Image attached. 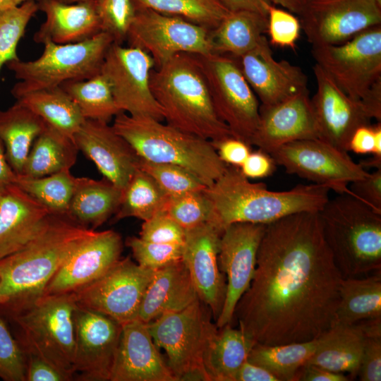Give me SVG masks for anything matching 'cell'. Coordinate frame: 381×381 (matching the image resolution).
<instances>
[{
  "label": "cell",
  "instance_id": "obj_12",
  "mask_svg": "<svg viewBox=\"0 0 381 381\" xmlns=\"http://www.w3.org/2000/svg\"><path fill=\"white\" fill-rule=\"evenodd\" d=\"M155 271L140 266L129 256L120 258L99 277L71 293L78 307L102 313L122 325L138 319Z\"/></svg>",
  "mask_w": 381,
  "mask_h": 381
},
{
  "label": "cell",
  "instance_id": "obj_40",
  "mask_svg": "<svg viewBox=\"0 0 381 381\" xmlns=\"http://www.w3.org/2000/svg\"><path fill=\"white\" fill-rule=\"evenodd\" d=\"M75 177L71 169L32 178L16 174L13 183L47 207L52 214L66 215Z\"/></svg>",
  "mask_w": 381,
  "mask_h": 381
},
{
  "label": "cell",
  "instance_id": "obj_31",
  "mask_svg": "<svg viewBox=\"0 0 381 381\" xmlns=\"http://www.w3.org/2000/svg\"><path fill=\"white\" fill-rule=\"evenodd\" d=\"M267 28V16L248 10L229 11L210 32L212 54L243 55L261 42Z\"/></svg>",
  "mask_w": 381,
  "mask_h": 381
},
{
  "label": "cell",
  "instance_id": "obj_55",
  "mask_svg": "<svg viewBox=\"0 0 381 381\" xmlns=\"http://www.w3.org/2000/svg\"><path fill=\"white\" fill-rule=\"evenodd\" d=\"M375 146L374 125L358 128L352 134L348 150L359 155L373 154Z\"/></svg>",
  "mask_w": 381,
  "mask_h": 381
},
{
  "label": "cell",
  "instance_id": "obj_23",
  "mask_svg": "<svg viewBox=\"0 0 381 381\" xmlns=\"http://www.w3.org/2000/svg\"><path fill=\"white\" fill-rule=\"evenodd\" d=\"M313 138H318V129L307 91L273 105L260 104L250 145L270 154L284 145Z\"/></svg>",
  "mask_w": 381,
  "mask_h": 381
},
{
  "label": "cell",
  "instance_id": "obj_57",
  "mask_svg": "<svg viewBox=\"0 0 381 381\" xmlns=\"http://www.w3.org/2000/svg\"><path fill=\"white\" fill-rule=\"evenodd\" d=\"M236 381H278V380L267 370L247 360L240 368Z\"/></svg>",
  "mask_w": 381,
  "mask_h": 381
},
{
  "label": "cell",
  "instance_id": "obj_48",
  "mask_svg": "<svg viewBox=\"0 0 381 381\" xmlns=\"http://www.w3.org/2000/svg\"><path fill=\"white\" fill-rule=\"evenodd\" d=\"M365 343L358 373L361 381L381 380V318L359 322Z\"/></svg>",
  "mask_w": 381,
  "mask_h": 381
},
{
  "label": "cell",
  "instance_id": "obj_49",
  "mask_svg": "<svg viewBox=\"0 0 381 381\" xmlns=\"http://www.w3.org/2000/svg\"><path fill=\"white\" fill-rule=\"evenodd\" d=\"M267 32L274 46L294 49L300 37V20L292 13L270 4L267 6Z\"/></svg>",
  "mask_w": 381,
  "mask_h": 381
},
{
  "label": "cell",
  "instance_id": "obj_1",
  "mask_svg": "<svg viewBox=\"0 0 381 381\" xmlns=\"http://www.w3.org/2000/svg\"><path fill=\"white\" fill-rule=\"evenodd\" d=\"M343 278L319 212L288 215L266 225L253 278L234 318L255 343L318 339L336 325Z\"/></svg>",
  "mask_w": 381,
  "mask_h": 381
},
{
  "label": "cell",
  "instance_id": "obj_2",
  "mask_svg": "<svg viewBox=\"0 0 381 381\" xmlns=\"http://www.w3.org/2000/svg\"><path fill=\"white\" fill-rule=\"evenodd\" d=\"M329 190L313 183L273 191L264 183L250 181L239 167L228 165L205 192L213 205L211 222L224 231L234 223L268 224L297 212H319L329 199Z\"/></svg>",
  "mask_w": 381,
  "mask_h": 381
},
{
  "label": "cell",
  "instance_id": "obj_21",
  "mask_svg": "<svg viewBox=\"0 0 381 381\" xmlns=\"http://www.w3.org/2000/svg\"><path fill=\"white\" fill-rule=\"evenodd\" d=\"M122 250L123 241L119 233L110 229L95 230L65 260L44 294L71 293L88 284L118 261Z\"/></svg>",
  "mask_w": 381,
  "mask_h": 381
},
{
  "label": "cell",
  "instance_id": "obj_5",
  "mask_svg": "<svg viewBox=\"0 0 381 381\" xmlns=\"http://www.w3.org/2000/svg\"><path fill=\"white\" fill-rule=\"evenodd\" d=\"M325 239L344 278L381 271V213L349 194L319 211Z\"/></svg>",
  "mask_w": 381,
  "mask_h": 381
},
{
  "label": "cell",
  "instance_id": "obj_7",
  "mask_svg": "<svg viewBox=\"0 0 381 381\" xmlns=\"http://www.w3.org/2000/svg\"><path fill=\"white\" fill-rule=\"evenodd\" d=\"M72 293L44 294L7 308L21 332L19 341L26 354L38 356L73 378L74 312Z\"/></svg>",
  "mask_w": 381,
  "mask_h": 381
},
{
  "label": "cell",
  "instance_id": "obj_41",
  "mask_svg": "<svg viewBox=\"0 0 381 381\" xmlns=\"http://www.w3.org/2000/svg\"><path fill=\"white\" fill-rule=\"evenodd\" d=\"M135 10L148 8L214 29L229 12L219 0H131Z\"/></svg>",
  "mask_w": 381,
  "mask_h": 381
},
{
  "label": "cell",
  "instance_id": "obj_9",
  "mask_svg": "<svg viewBox=\"0 0 381 381\" xmlns=\"http://www.w3.org/2000/svg\"><path fill=\"white\" fill-rule=\"evenodd\" d=\"M212 318L210 309L198 298L183 310L147 323L155 344L166 352L176 381H211L205 356L218 331Z\"/></svg>",
  "mask_w": 381,
  "mask_h": 381
},
{
  "label": "cell",
  "instance_id": "obj_61",
  "mask_svg": "<svg viewBox=\"0 0 381 381\" xmlns=\"http://www.w3.org/2000/svg\"><path fill=\"white\" fill-rule=\"evenodd\" d=\"M273 5H279L292 13L300 15L309 0H268Z\"/></svg>",
  "mask_w": 381,
  "mask_h": 381
},
{
  "label": "cell",
  "instance_id": "obj_51",
  "mask_svg": "<svg viewBox=\"0 0 381 381\" xmlns=\"http://www.w3.org/2000/svg\"><path fill=\"white\" fill-rule=\"evenodd\" d=\"M352 196L381 213V169L350 183Z\"/></svg>",
  "mask_w": 381,
  "mask_h": 381
},
{
  "label": "cell",
  "instance_id": "obj_4",
  "mask_svg": "<svg viewBox=\"0 0 381 381\" xmlns=\"http://www.w3.org/2000/svg\"><path fill=\"white\" fill-rule=\"evenodd\" d=\"M150 84L169 125L210 141L233 136L214 111L196 55L176 54L152 71Z\"/></svg>",
  "mask_w": 381,
  "mask_h": 381
},
{
  "label": "cell",
  "instance_id": "obj_32",
  "mask_svg": "<svg viewBox=\"0 0 381 381\" xmlns=\"http://www.w3.org/2000/svg\"><path fill=\"white\" fill-rule=\"evenodd\" d=\"M47 126L40 116L18 102L0 110V140L16 174H21L35 140Z\"/></svg>",
  "mask_w": 381,
  "mask_h": 381
},
{
  "label": "cell",
  "instance_id": "obj_24",
  "mask_svg": "<svg viewBox=\"0 0 381 381\" xmlns=\"http://www.w3.org/2000/svg\"><path fill=\"white\" fill-rule=\"evenodd\" d=\"M73 140L104 178L122 191L139 168L140 157L108 123L85 119Z\"/></svg>",
  "mask_w": 381,
  "mask_h": 381
},
{
  "label": "cell",
  "instance_id": "obj_38",
  "mask_svg": "<svg viewBox=\"0 0 381 381\" xmlns=\"http://www.w3.org/2000/svg\"><path fill=\"white\" fill-rule=\"evenodd\" d=\"M60 87L75 103L85 119L109 123L122 112L108 80L101 73L87 79L64 83Z\"/></svg>",
  "mask_w": 381,
  "mask_h": 381
},
{
  "label": "cell",
  "instance_id": "obj_26",
  "mask_svg": "<svg viewBox=\"0 0 381 381\" xmlns=\"http://www.w3.org/2000/svg\"><path fill=\"white\" fill-rule=\"evenodd\" d=\"M52 213L16 183L0 190V260L28 243Z\"/></svg>",
  "mask_w": 381,
  "mask_h": 381
},
{
  "label": "cell",
  "instance_id": "obj_15",
  "mask_svg": "<svg viewBox=\"0 0 381 381\" xmlns=\"http://www.w3.org/2000/svg\"><path fill=\"white\" fill-rule=\"evenodd\" d=\"M210 32L181 18L143 8L135 10L126 40L148 53L158 67L177 54H212Z\"/></svg>",
  "mask_w": 381,
  "mask_h": 381
},
{
  "label": "cell",
  "instance_id": "obj_13",
  "mask_svg": "<svg viewBox=\"0 0 381 381\" xmlns=\"http://www.w3.org/2000/svg\"><path fill=\"white\" fill-rule=\"evenodd\" d=\"M270 155L288 174L327 187L339 194L352 195L349 184L369 174L347 152L318 138L294 141L278 147Z\"/></svg>",
  "mask_w": 381,
  "mask_h": 381
},
{
  "label": "cell",
  "instance_id": "obj_39",
  "mask_svg": "<svg viewBox=\"0 0 381 381\" xmlns=\"http://www.w3.org/2000/svg\"><path fill=\"white\" fill-rule=\"evenodd\" d=\"M168 198L155 180L138 168L123 190L114 219L135 217L146 221L164 209Z\"/></svg>",
  "mask_w": 381,
  "mask_h": 381
},
{
  "label": "cell",
  "instance_id": "obj_33",
  "mask_svg": "<svg viewBox=\"0 0 381 381\" xmlns=\"http://www.w3.org/2000/svg\"><path fill=\"white\" fill-rule=\"evenodd\" d=\"M381 318V271L341 281L336 325Z\"/></svg>",
  "mask_w": 381,
  "mask_h": 381
},
{
  "label": "cell",
  "instance_id": "obj_22",
  "mask_svg": "<svg viewBox=\"0 0 381 381\" xmlns=\"http://www.w3.org/2000/svg\"><path fill=\"white\" fill-rule=\"evenodd\" d=\"M232 58L261 105H273L308 91L302 69L287 61H277L266 37L251 51Z\"/></svg>",
  "mask_w": 381,
  "mask_h": 381
},
{
  "label": "cell",
  "instance_id": "obj_58",
  "mask_svg": "<svg viewBox=\"0 0 381 381\" xmlns=\"http://www.w3.org/2000/svg\"><path fill=\"white\" fill-rule=\"evenodd\" d=\"M370 119L381 121V79L370 89L368 94L360 100Z\"/></svg>",
  "mask_w": 381,
  "mask_h": 381
},
{
  "label": "cell",
  "instance_id": "obj_34",
  "mask_svg": "<svg viewBox=\"0 0 381 381\" xmlns=\"http://www.w3.org/2000/svg\"><path fill=\"white\" fill-rule=\"evenodd\" d=\"M255 344L241 329L233 328L230 324L218 328L205 356L211 381H236Z\"/></svg>",
  "mask_w": 381,
  "mask_h": 381
},
{
  "label": "cell",
  "instance_id": "obj_42",
  "mask_svg": "<svg viewBox=\"0 0 381 381\" xmlns=\"http://www.w3.org/2000/svg\"><path fill=\"white\" fill-rule=\"evenodd\" d=\"M38 11V1L35 0L0 11V71L8 62L19 59L17 46Z\"/></svg>",
  "mask_w": 381,
  "mask_h": 381
},
{
  "label": "cell",
  "instance_id": "obj_25",
  "mask_svg": "<svg viewBox=\"0 0 381 381\" xmlns=\"http://www.w3.org/2000/svg\"><path fill=\"white\" fill-rule=\"evenodd\" d=\"M109 381H176L139 319L122 325Z\"/></svg>",
  "mask_w": 381,
  "mask_h": 381
},
{
  "label": "cell",
  "instance_id": "obj_27",
  "mask_svg": "<svg viewBox=\"0 0 381 381\" xmlns=\"http://www.w3.org/2000/svg\"><path fill=\"white\" fill-rule=\"evenodd\" d=\"M39 10L44 21L33 40L43 44H71L84 41L102 32L96 0L64 4L55 0H39Z\"/></svg>",
  "mask_w": 381,
  "mask_h": 381
},
{
  "label": "cell",
  "instance_id": "obj_35",
  "mask_svg": "<svg viewBox=\"0 0 381 381\" xmlns=\"http://www.w3.org/2000/svg\"><path fill=\"white\" fill-rule=\"evenodd\" d=\"M16 99L48 126L73 140L85 121L75 103L60 86L35 90Z\"/></svg>",
  "mask_w": 381,
  "mask_h": 381
},
{
  "label": "cell",
  "instance_id": "obj_19",
  "mask_svg": "<svg viewBox=\"0 0 381 381\" xmlns=\"http://www.w3.org/2000/svg\"><path fill=\"white\" fill-rule=\"evenodd\" d=\"M313 73L317 90L310 99L318 139L348 152L353 133L360 126L370 125L371 119L361 102L347 95L317 64Z\"/></svg>",
  "mask_w": 381,
  "mask_h": 381
},
{
  "label": "cell",
  "instance_id": "obj_8",
  "mask_svg": "<svg viewBox=\"0 0 381 381\" xmlns=\"http://www.w3.org/2000/svg\"><path fill=\"white\" fill-rule=\"evenodd\" d=\"M112 43V37L104 31L76 43L45 42L42 54L35 60L18 59L6 64L19 80L11 90L12 95L16 98L30 92L87 79L99 73Z\"/></svg>",
  "mask_w": 381,
  "mask_h": 381
},
{
  "label": "cell",
  "instance_id": "obj_43",
  "mask_svg": "<svg viewBox=\"0 0 381 381\" xmlns=\"http://www.w3.org/2000/svg\"><path fill=\"white\" fill-rule=\"evenodd\" d=\"M139 168L149 174L168 197L207 188L190 171L175 164L152 162L140 158Z\"/></svg>",
  "mask_w": 381,
  "mask_h": 381
},
{
  "label": "cell",
  "instance_id": "obj_53",
  "mask_svg": "<svg viewBox=\"0 0 381 381\" xmlns=\"http://www.w3.org/2000/svg\"><path fill=\"white\" fill-rule=\"evenodd\" d=\"M276 165L274 159L269 153L259 149L251 151L239 169L248 179H256L272 175L275 171Z\"/></svg>",
  "mask_w": 381,
  "mask_h": 381
},
{
  "label": "cell",
  "instance_id": "obj_10",
  "mask_svg": "<svg viewBox=\"0 0 381 381\" xmlns=\"http://www.w3.org/2000/svg\"><path fill=\"white\" fill-rule=\"evenodd\" d=\"M214 111L232 135L250 145L260 118V104L235 60L226 55H196Z\"/></svg>",
  "mask_w": 381,
  "mask_h": 381
},
{
  "label": "cell",
  "instance_id": "obj_45",
  "mask_svg": "<svg viewBox=\"0 0 381 381\" xmlns=\"http://www.w3.org/2000/svg\"><path fill=\"white\" fill-rule=\"evenodd\" d=\"M126 245L144 268L157 270L182 259L183 245L150 242L136 236L127 238Z\"/></svg>",
  "mask_w": 381,
  "mask_h": 381
},
{
  "label": "cell",
  "instance_id": "obj_44",
  "mask_svg": "<svg viewBox=\"0 0 381 381\" xmlns=\"http://www.w3.org/2000/svg\"><path fill=\"white\" fill-rule=\"evenodd\" d=\"M205 190L168 198L164 210L184 230L212 221L213 205Z\"/></svg>",
  "mask_w": 381,
  "mask_h": 381
},
{
  "label": "cell",
  "instance_id": "obj_37",
  "mask_svg": "<svg viewBox=\"0 0 381 381\" xmlns=\"http://www.w3.org/2000/svg\"><path fill=\"white\" fill-rule=\"evenodd\" d=\"M321 341L322 336L310 341L279 345L255 343L248 361L267 370L278 381H296L299 369L315 353Z\"/></svg>",
  "mask_w": 381,
  "mask_h": 381
},
{
  "label": "cell",
  "instance_id": "obj_59",
  "mask_svg": "<svg viewBox=\"0 0 381 381\" xmlns=\"http://www.w3.org/2000/svg\"><path fill=\"white\" fill-rule=\"evenodd\" d=\"M229 11L248 10L267 16L268 0H219Z\"/></svg>",
  "mask_w": 381,
  "mask_h": 381
},
{
  "label": "cell",
  "instance_id": "obj_63",
  "mask_svg": "<svg viewBox=\"0 0 381 381\" xmlns=\"http://www.w3.org/2000/svg\"><path fill=\"white\" fill-rule=\"evenodd\" d=\"M59 2L64 3V4H74V3H78L82 1H86L89 0H55Z\"/></svg>",
  "mask_w": 381,
  "mask_h": 381
},
{
  "label": "cell",
  "instance_id": "obj_52",
  "mask_svg": "<svg viewBox=\"0 0 381 381\" xmlns=\"http://www.w3.org/2000/svg\"><path fill=\"white\" fill-rule=\"evenodd\" d=\"M220 159L234 167H240L251 152V145L234 136L211 141Z\"/></svg>",
  "mask_w": 381,
  "mask_h": 381
},
{
  "label": "cell",
  "instance_id": "obj_20",
  "mask_svg": "<svg viewBox=\"0 0 381 381\" xmlns=\"http://www.w3.org/2000/svg\"><path fill=\"white\" fill-rule=\"evenodd\" d=\"M223 231L211 222L185 230L182 260L190 274L199 299L216 321L225 299L226 281L218 265Z\"/></svg>",
  "mask_w": 381,
  "mask_h": 381
},
{
  "label": "cell",
  "instance_id": "obj_46",
  "mask_svg": "<svg viewBox=\"0 0 381 381\" xmlns=\"http://www.w3.org/2000/svg\"><path fill=\"white\" fill-rule=\"evenodd\" d=\"M102 30L109 33L114 42L122 44L134 18L135 9L131 0H96Z\"/></svg>",
  "mask_w": 381,
  "mask_h": 381
},
{
  "label": "cell",
  "instance_id": "obj_54",
  "mask_svg": "<svg viewBox=\"0 0 381 381\" xmlns=\"http://www.w3.org/2000/svg\"><path fill=\"white\" fill-rule=\"evenodd\" d=\"M25 381H68V376L44 359L26 354Z\"/></svg>",
  "mask_w": 381,
  "mask_h": 381
},
{
  "label": "cell",
  "instance_id": "obj_14",
  "mask_svg": "<svg viewBox=\"0 0 381 381\" xmlns=\"http://www.w3.org/2000/svg\"><path fill=\"white\" fill-rule=\"evenodd\" d=\"M155 68L152 56L140 48L114 42L110 46L100 73L108 80L122 112L164 120L163 110L150 88V75Z\"/></svg>",
  "mask_w": 381,
  "mask_h": 381
},
{
  "label": "cell",
  "instance_id": "obj_29",
  "mask_svg": "<svg viewBox=\"0 0 381 381\" xmlns=\"http://www.w3.org/2000/svg\"><path fill=\"white\" fill-rule=\"evenodd\" d=\"M123 191L103 178L75 177L66 217L88 229L102 225L117 211Z\"/></svg>",
  "mask_w": 381,
  "mask_h": 381
},
{
  "label": "cell",
  "instance_id": "obj_30",
  "mask_svg": "<svg viewBox=\"0 0 381 381\" xmlns=\"http://www.w3.org/2000/svg\"><path fill=\"white\" fill-rule=\"evenodd\" d=\"M365 332L360 322L337 324L322 335V341L306 364L329 371L358 375L362 358Z\"/></svg>",
  "mask_w": 381,
  "mask_h": 381
},
{
  "label": "cell",
  "instance_id": "obj_36",
  "mask_svg": "<svg viewBox=\"0 0 381 381\" xmlns=\"http://www.w3.org/2000/svg\"><path fill=\"white\" fill-rule=\"evenodd\" d=\"M78 151L73 140L47 125L35 140L20 174L37 178L71 169Z\"/></svg>",
  "mask_w": 381,
  "mask_h": 381
},
{
  "label": "cell",
  "instance_id": "obj_62",
  "mask_svg": "<svg viewBox=\"0 0 381 381\" xmlns=\"http://www.w3.org/2000/svg\"><path fill=\"white\" fill-rule=\"evenodd\" d=\"M28 1L32 0H0V11L19 6Z\"/></svg>",
  "mask_w": 381,
  "mask_h": 381
},
{
  "label": "cell",
  "instance_id": "obj_16",
  "mask_svg": "<svg viewBox=\"0 0 381 381\" xmlns=\"http://www.w3.org/2000/svg\"><path fill=\"white\" fill-rule=\"evenodd\" d=\"M299 16L313 47L340 44L381 25V6L375 0H309Z\"/></svg>",
  "mask_w": 381,
  "mask_h": 381
},
{
  "label": "cell",
  "instance_id": "obj_17",
  "mask_svg": "<svg viewBox=\"0 0 381 381\" xmlns=\"http://www.w3.org/2000/svg\"><path fill=\"white\" fill-rule=\"evenodd\" d=\"M266 225L237 222L223 231L218 265L226 277V290L222 311L215 321L219 329L231 325L236 304L250 285Z\"/></svg>",
  "mask_w": 381,
  "mask_h": 381
},
{
  "label": "cell",
  "instance_id": "obj_56",
  "mask_svg": "<svg viewBox=\"0 0 381 381\" xmlns=\"http://www.w3.org/2000/svg\"><path fill=\"white\" fill-rule=\"evenodd\" d=\"M349 380V377L343 373H334L310 364L302 366L296 377V380L302 381H348Z\"/></svg>",
  "mask_w": 381,
  "mask_h": 381
},
{
  "label": "cell",
  "instance_id": "obj_6",
  "mask_svg": "<svg viewBox=\"0 0 381 381\" xmlns=\"http://www.w3.org/2000/svg\"><path fill=\"white\" fill-rule=\"evenodd\" d=\"M143 159L172 164L188 169L210 187L228 165L211 141L184 132L161 121L121 112L111 125Z\"/></svg>",
  "mask_w": 381,
  "mask_h": 381
},
{
  "label": "cell",
  "instance_id": "obj_28",
  "mask_svg": "<svg viewBox=\"0 0 381 381\" xmlns=\"http://www.w3.org/2000/svg\"><path fill=\"white\" fill-rule=\"evenodd\" d=\"M198 298L183 260L155 271L146 289L138 319L149 323L159 317L179 312Z\"/></svg>",
  "mask_w": 381,
  "mask_h": 381
},
{
  "label": "cell",
  "instance_id": "obj_64",
  "mask_svg": "<svg viewBox=\"0 0 381 381\" xmlns=\"http://www.w3.org/2000/svg\"><path fill=\"white\" fill-rule=\"evenodd\" d=\"M0 304H1V301H0Z\"/></svg>",
  "mask_w": 381,
  "mask_h": 381
},
{
  "label": "cell",
  "instance_id": "obj_50",
  "mask_svg": "<svg viewBox=\"0 0 381 381\" xmlns=\"http://www.w3.org/2000/svg\"><path fill=\"white\" fill-rule=\"evenodd\" d=\"M139 237L150 242L183 245L185 230L164 209L143 221Z\"/></svg>",
  "mask_w": 381,
  "mask_h": 381
},
{
  "label": "cell",
  "instance_id": "obj_18",
  "mask_svg": "<svg viewBox=\"0 0 381 381\" xmlns=\"http://www.w3.org/2000/svg\"><path fill=\"white\" fill-rule=\"evenodd\" d=\"M74 375L78 380L109 381L122 325L102 313L78 307L74 312Z\"/></svg>",
  "mask_w": 381,
  "mask_h": 381
},
{
  "label": "cell",
  "instance_id": "obj_60",
  "mask_svg": "<svg viewBox=\"0 0 381 381\" xmlns=\"http://www.w3.org/2000/svg\"><path fill=\"white\" fill-rule=\"evenodd\" d=\"M16 174L8 163L4 147L0 140V190L13 183Z\"/></svg>",
  "mask_w": 381,
  "mask_h": 381
},
{
  "label": "cell",
  "instance_id": "obj_11",
  "mask_svg": "<svg viewBox=\"0 0 381 381\" xmlns=\"http://www.w3.org/2000/svg\"><path fill=\"white\" fill-rule=\"evenodd\" d=\"M311 53L347 95L361 100L381 79V25L340 44L313 46Z\"/></svg>",
  "mask_w": 381,
  "mask_h": 381
},
{
  "label": "cell",
  "instance_id": "obj_3",
  "mask_svg": "<svg viewBox=\"0 0 381 381\" xmlns=\"http://www.w3.org/2000/svg\"><path fill=\"white\" fill-rule=\"evenodd\" d=\"M94 231L52 214L28 243L0 260V306L11 308L42 296L65 260Z\"/></svg>",
  "mask_w": 381,
  "mask_h": 381
},
{
  "label": "cell",
  "instance_id": "obj_47",
  "mask_svg": "<svg viewBox=\"0 0 381 381\" xmlns=\"http://www.w3.org/2000/svg\"><path fill=\"white\" fill-rule=\"evenodd\" d=\"M26 367V353L0 315V378L4 381H25Z\"/></svg>",
  "mask_w": 381,
  "mask_h": 381
}]
</instances>
